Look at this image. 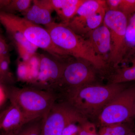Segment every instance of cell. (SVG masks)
<instances>
[{
    "instance_id": "1",
    "label": "cell",
    "mask_w": 135,
    "mask_h": 135,
    "mask_svg": "<svg viewBox=\"0 0 135 135\" xmlns=\"http://www.w3.org/2000/svg\"><path fill=\"white\" fill-rule=\"evenodd\" d=\"M127 86L123 83L89 84L65 92L63 100L87 119H95L111 99Z\"/></svg>"
},
{
    "instance_id": "2",
    "label": "cell",
    "mask_w": 135,
    "mask_h": 135,
    "mask_svg": "<svg viewBox=\"0 0 135 135\" xmlns=\"http://www.w3.org/2000/svg\"><path fill=\"white\" fill-rule=\"evenodd\" d=\"M53 44L69 55L86 60L97 70L105 68L107 62L94 51L87 39L75 33L66 25L53 22L45 26Z\"/></svg>"
},
{
    "instance_id": "3",
    "label": "cell",
    "mask_w": 135,
    "mask_h": 135,
    "mask_svg": "<svg viewBox=\"0 0 135 135\" xmlns=\"http://www.w3.org/2000/svg\"><path fill=\"white\" fill-rule=\"evenodd\" d=\"M8 95L10 103L22 112L26 123L44 117L58 98L55 92L38 88L14 87L10 90Z\"/></svg>"
},
{
    "instance_id": "4",
    "label": "cell",
    "mask_w": 135,
    "mask_h": 135,
    "mask_svg": "<svg viewBox=\"0 0 135 135\" xmlns=\"http://www.w3.org/2000/svg\"><path fill=\"white\" fill-rule=\"evenodd\" d=\"M0 23L9 26L20 32L30 43L37 48L47 51L55 58H66L69 55L53 44L47 30L16 15L0 11Z\"/></svg>"
},
{
    "instance_id": "5",
    "label": "cell",
    "mask_w": 135,
    "mask_h": 135,
    "mask_svg": "<svg viewBox=\"0 0 135 135\" xmlns=\"http://www.w3.org/2000/svg\"><path fill=\"white\" fill-rule=\"evenodd\" d=\"M135 105V85L127 86L104 107L98 122L102 127L133 121Z\"/></svg>"
},
{
    "instance_id": "6",
    "label": "cell",
    "mask_w": 135,
    "mask_h": 135,
    "mask_svg": "<svg viewBox=\"0 0 135 135\" xmlns=\"http://www.w3.org/2000/svg\"><path fill=\"white\" fill-rule=\"evenodd\" d=\"M128 18L120 11L107 10L103 23L110 33L112 49L107 61L114 67H118L128 51L126 32Z\"/></svg>"
},
{
    "instance_id": "7",
    "label": "cell",
    "mask_w": 135,
    "mask_h": 135,
    "mask_svg": "<svg viewBox=\"0 0 135 135\" xmlns=\"http://www.w3.org/2000/svg\"><path fill=\"white\" fill-rule=\"evenodd\" d=\"M88 120L66 101L56 102L43 117L41 135H62L70 123Z\"/></svg>"
},
{
    "instance_id": "8",
    "label": "cell",
    "mask_w": 135,
    "mask_h": 135,
    "mask_svg": "<svg viewBox=\"0 0 135 135\" xmlns=\"http://www.w3.org/2000/svg\"><path fill=\"white\" fill-rule=\"evenodd\" d=\"M96 70L90 63L82 59H77L65 63L58 88H64V94L80 87L95 84Z\"/></svg>"
},
{
    "instance_id": "9",
    "label": "cell",
    "mask_w": 135,
    "mask_h": 135,
    "mask_svg": "<svg viewBox=\"0 0 135 135\" xmlns=\"http://www.w3.org/2000/svg\"><path fill=\"white\" fill-rule=\"evenodd\" d=\"M65 64L60 62L58 59L41 56L38 74L35 82L46 90L47 88L55 92L59 86Z\"/></svg>"
},
{
    "instance_id": "10",
    "label": "cell",
    "mask_w": 135,
    "mask_h": 135,
    "mask_svg": "<svg viewBox=\"0 0 135 135\" xmlns=\"http://www.w3.org/2000/svg\"><path fill=\"white\" fill-rule=\"evenodd\" d=\"M86 36L97 55L107 62L112 49L110 33L108 27L103 23Z\"/></svg>"
},
{
    "instance_id": "11",
    "label": "cell",
    "mask_w": 135,
    "mask_h": 135,
    "mask_svg": "<svg viewBox=\"0 0 135 135\" xmlns=\"http://www.w3.org/2000/svg\"><path fill=\"white\" fill-rule=\"evenodd\" d=\"M53 11L50 0H34L30 7L22 14L29 22L45 27L53 22L51 16Z\"/></svg>"
},
{
    "instance_id": "12",
    "label": "cell",
    "mask_w": 135,
    "mask_h": 135,
    "mask_svg": "<svg viewBox=\"0 0 135 135\" xmlns=\"http://www.w3.org/2000/svg\"><path fill=\"white\" fill-rule=\"evenodd\" d=\"M107 10L86 16H75L66 25L75 33L82 36H86L89 33L104 22V18Z\"/></svg>"
},
{
    "instance_id": "13",
    "label": "cell",
    "mask_w": 135,
    "mask_h": 135,
    "mask_svg": "<svg viewBox=\"0 0 135 135\" xmlns=\"http://www.w3.org/2000/svg\"><path fill=\"white\" fill-rule=\"evenodd\" d=\"M24 117L19 108L14 104L4 110L0 123V129L6 133H14L25 124Z\"/></svg>"
},
{
    "instance_id": "14",
    "label": "cell",
    "mask_w": 135,
    "mask_h": 135,
    "mask_svg": "<svg viewBox=\"0 0 135 135\" xmlns=\"http://www.w3.org/2000/svg\"><path fill=\"white\" fill-rule=\"evenodd\" d=\"M84 0H50L53 11L62 21L67 24L75 16L78 9Z\"/></svg>"
},
{
    "instance_id": "15",
    "label": "cell",
    "mask_w": 135,
    "mask_h": 135,
    "mask_svg": "<svg viewBox=\"0 0 135 135\" xmlns=\"http://www.w3.org/2000/svg\"><path fill=\"white\" fill-rule=\"evenodd\" d=\"M107 9L105 1L104 0H84L80 6L75 16H86L94 15Z\"/></svg>"
},
{
    "instance_id": "16",
    "label": "cell",
    "mask_w": 135,
    "mask_h": 135,
    "mask_svg": "<svg viewBox=\"0 0 135 135\" xmlns=\"http://www.w3.org/2000/svg\"><path fill=\"white\" fill-rule=\"evenodd\" d=\"M134 130L133 121L102 126L99 135H126Z\"/></svg>"
},
{
    "instance_id": "17",
    "label": "cell",
    "mask_w": 135,
    "mask_h": 135,
    "mask_svg": "<svg viewBox=\"0 0 135 135\" xmlns=\"http://www.w3.org/2000/svg\"><path fill=\"white\" fill-rule=\"evenodd\" d=\"M135 80V59L132 65L117 69L111 78L110 83H122Z\"/></svg>"
},
{
    "instance_id": "18",
    "label": "cell",
    "mask_w": 135,
    "mask_h": 135,
    "mask_svg": "<svg viewBox=\"0 0 135 135\" xmlns=\"http://www.w3.org/2000/svg\"><path fill=\"white\" fill-rule=\"evenodd\" d=\"M43 118L41 117L30 121L16 132L6 134L9 135H41Z\"/></svg>"
},
{
    "instance_id": "19",
    "label": "cell",
    "mask_w": 135,
    "mask_h": 135,
    "mask_svg": "<svg viewBox=\"0 0 135 135\" xmlns=\"http://www.w3.org/2000/svg\"><path fill=\"white\" fill-rule=\"evenodd\" d=\"M126 42L128 50L135 51V13L128 18L126 32Z\"/></svg>"
},
{
    "instance_id": "20",
    "label": "cell",
    "mask_w": 135,
    "mask_h": 135,
    "mask_svg": "<svg viewBox=\"0 0 135 135\" xmlns=\"http://www.w3.org/2000/svg\"><path fill=\"white\" fill-rule=\"evenodd\" d=\"M32 2L31 0L9 1L6 4V8L9 12H21L23 14L31 6Z\"/></svg>"
},
{
    "instance_id": "21",
    "label": "cell",
    "mask_w": 135,
    "mask_h": 135,
    "mask_svg": "<svg viewBox=\"0 0 135 135\" xmlns=\"http://www.w3.org/2000/svg\"><path fill=\"white\" fill-rule=\"evenodd\" d=\"M119 11L123 13L128 18L135 13V0H122Z\"/></svg>"
},
{
    "instance_id": "22",
    "label": "cell",
    "mask_w": 135,
    "mask_h": 135,
    "mask_svg": "<svg viewBox=\"0 0 135 135\" xmlns=\"http://www.w3.org/2000/svg\"><path fill=\"white\" fill-rule=\"evenodd\" d=\"M17 74L18 77L21 80L31 81V75L30 68L26 62L23 61L18 64Z\"/></svg>"
},
{
    "instance_id": "23",
    "label": "cell",
    "mask_w": 135,
    "mask_h": 135,
    "mask_svg": "<svg viewBox=\"0 0 135 135\" xmlns=\"http://www.w3.org/2000/svg\"><path fill=\"white\" fill-rule=\"evenodd\" d=\"M79 135H99L95 124L88 121L80 124Z\"/></svg>"
},
{
    "instance_id": "24",
    "label": "cell",
    "mask_w": 135,
    "mask_h": 135,
    "mask_svg": "<svg viewBox=\"0 0 135 135\" xmlns=\"http://www.w3.org/2000/svg\"><path fill=\"white\" fill-rule=\"evenodd\" d=\"M10 59L9 55L0 59V76L6 77L9 76Z\"/></svg>"
},
{
    "instance_id": "25",
    "label": "cell",
    "mask_w": 135,
    "mask_h": 135,
    "mask_svg": "<svg viewBox=\"0 0 135 135\" xmlns=\"http://www.w3.org/2000/svg\"><path fill=\"white\" fill-rule=\"evenodd\" d=\"M80 124L77 123H70L65 128L62 135H79Z\"/></svg>"
},
{
    "instance_id": "26",
    "label": "cell",
    "mask_w": 135,
    "mask_h": 135,
    "mask_svg": "<svg viewBox=\"0 0 135 135\" xmlns=\"http://www.w3.org/2000/svg\"><path fill=\"white\" fill-rule=\"evenodd\" d=\"M122 0H107L105 1L107 10L119 11Z\"/></svg>"
},
{
    "instance_id": "27",
    "label": "cell",
    "mask_w": 135,
    "mask_h": 135,
    "mask_svg": "<svg viewBox=\"0 0 135 135\" xmlns=\"http://www.w3.org/2000/svg\"><path fill=\"white\" fill-rule=\"evenodd\" d=\"M8 47L5 41L0 36V59L8 55Z\"/></svg>"
},
{
    "instance_id": "28",
    "label": "cell",
    "mask_w": 135,
    "mask_h": 135,
    "mask_svg": "<svg viewBox=\"0 0 135 135\" xmlns=\"http://www.w3.org/2000/svg\"><path fill=\"white\" fill-rule=\"evenodd\" d=\"M6 98V95L4 90L2 87L0 86V106L5 101Z\"/></svg>"
},
{
    "instance_id": "29",
    "label": "cell",
    "mask_w": 135,
    "mask_h": 135,
    "mask_svg": "<svg viewBox=\"0 0 135 135\" xmlns=\"http://www.w3.org/2000/svg\"><path fill=\"white\" fill-rule=\"evenodd\" d=\"M4 111H3L2 112H0V122L1 121V120L2 118V117L3 116V114H4Z\"/></svg>"
},
{
    "instance_id": "30",
    "label": "cell",
    "mask_w": 135,
    "mask_h": 135,
    "mask_svg": "<svg viewBox=\"0 0 135 135\" xmlns=\"http://www.w3.org/2000/svg\"><path fill=\"white\" fill-rule=\"evenodd\" d=\"M126 135H135V131L134 130L131 132L130 133H129L127 134Z\"/></svg>"
},
{
    "instance_id": "31",
    "label": "cell",
    "mask_w": 135,
    "mask_h": 135,
    "mask_svg": "<svg viewBox=\"0 0 135 135\" xmlns=\"http://www.w3.org/2000/svg\"><path fill=\"white\" fill-rule=\"evenodd\" d=\"M134 117L135 118V108H134Z\"/></svg>"
},
{
    "instance_id": "32",
    "label": "cell",
    "mask_w": 135,
    "mask_h": 135,
    "mask_svg": "<svg viewBox=\"0 0 135 135\" xmlns=\"http://www.w3.org/2000/svg\"><path fill=\"white\" fill-rule=\"evenodd\" d=\"M5 135H9V134H5Z\"/></svg>"
},
{
    "instance_id": "33",
    "label": "cell",
    "mask_w": 135,
    "mask_h": 135,
    "mask_svg": "<svg viewBox=\"0 0 135 135\" xmlns=\"http://www.w3.org/2000/svg\"><path fill=\"white\" fill-rule=\"evenodd\" d=\"M1 122H0V123H1ZM0 130H1V129H0Z\"/></svg>"
}]
</instances>
